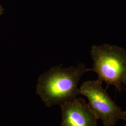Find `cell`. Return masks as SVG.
<instances>
[{
    "mask_svg": "<svg viewBox=\"0 0 126 126\" xmlns=\"http://www.w3.org/2000/svg\"><path fill=\"white\" fill-rule=\"evenodd\" d=\"M61 106V126H98V118L89 104L77 98Z\"/></svg>",
    "mask_w": 126,
    "mask_h": 126,
    "instance_id": "4",
    "label": "cell"
},
{
    "mask_svg": "<svg viewBox=\"0 0 126 126\" xmlns=\"http://www.w3.org/2000/svg\"><path fill=\"white\" fill-rule=\"evenodd\" d=\"M123 121L125 122V126H126V111H125V114H124V117L123 118Z\"/></svg>",
    "mask_w": 126,
    "mask_h": 126,
    "instance_id": "6",
    "label": "cell"
},
{
    "mask_svg": "<svg viewBox=\"0 0 126 126\" xmlns=\"http://www.w3.org/2000/svg\"><path fill=\"white\" fill-rule=\"evenodd\" d=\"M3 12H4V9L2 6V5L0 4V16L3 13Z\"/></svg>",
    "mask_w": 126,
    "mask_h": 126,
    "instance_id": "5",
    "label": "cell"
},
{
    "mask_svg": "<svg viewBox=\"0 0 126 126\" xmlns=\"http://www.w3.org/2000/svg\"><path fill=\"white\" fill-rule=\"evenodd\" d=\"M93 66L88 72H94L98 79L106 84L107 87L113 86L121 92L122 85L126 86V50L122 47L104 44L93 45L91 50Z\"/></svg>",
    "mask_w": 126,
    "mask_h": 126,
    "instance_id": "2",
    "label": "cell"
},
{
    "mask_svg": "<svg viewBox=\"0 0 126 126\" xmlns=\"http://www.w3.org/2000/svg\"><path fill=\"white\" fill-rule=\"evenodd\" d=\"M87 72L88 69L83 63L68 68L53 66L38 78L36 93L47 107L61 106L80 94L78 85Z\"/></svg>",
    "mask_w": 126,
    "mask_h": 126,
    "instance_id": "1",
    "label": "cell"
},
{
    "mask_svg": "<svg viewBox=\"0 0 126 126\" xmlns=\"http://www.w3.org/2000/svg\"><path fill=\"white\" fill-rule=\"evenodd\" d=\"M98 79L84 82L79 87L80 94L86 97L89 105L104 126H113L123 120L125 111L111 99Z\"/></svg>",
    "mask_w": 126,
    "mask_h": 126,
    "instance_id": "3",
    "label": "cell"
}]
</instances>
